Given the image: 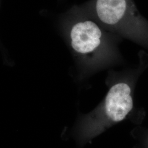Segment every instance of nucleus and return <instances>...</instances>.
<instances>
[{
  "mask_svg": "<svg viewBox=\"0 0 148 148\" xmlns=\"http://www.w3.org/2000/svg\"><path fill=\"white\" fill-rule=\"evenodd\" d=\"M79 5L106 30L148 43V21L139 12L134 0H90Z\"/></svg>",
  "mask_w": 148,
  "mask_h": 148,
  "instance_id": "nucleus-1",
  "label": "nucleus"
},
{
  "mask_svg": "<svg viewBox=\"0 0 148 148\" xmlns=\"http://www.w3.org/2000/svg\"><path fill=\"white\" fill-rule=\"evenodd\" d=\"M69 21L68 35L71 47L82 58H99L107 51L113 38L119 36L106 30L80 5L75 7Z\"/></svg>",
  "mask_w": 148,
  "mask_h": 148,
  "instance_id": "nucleus-2",
  "label": "nucleus"
},
{
  "mask_svg": "<svg viewBox=\"0 0 148 148\" xmlns=\"http://www.w3.org/2000/svg\"><path fill=\"white\" fill-rule=\"evenodd\" d=\"M131 92L130 86L123 83L113 86L108 92L106 97V112L112 121H121L132 109Z\"/></svg>",
  "mask_w": 148,
  "mask_h": 148,
  "instance_id": "nucleus-3",
  "label": "nucleus"
}]
</instances>
